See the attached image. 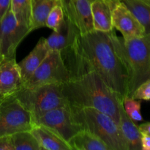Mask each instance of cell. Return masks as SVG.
Masks as SVG:
<instances>
[{
    "label": "cell",
    "instance_id": "30bf717a",
    "mask_svg": "<svg viewBox=\"0 0 150 150\" xmlns=\"http://www.w3.org/2000/svg\"><path fill=\"white\" fill-rule=\"evenodd\" d=\"M94 0H62L64 16L81 35L94 31L92 4Z\"/></svg>",
    "mask_w": 150,
    "mask_h": 150
},
{
    "label": "cell",
    "instance_id": "7a4b0ae2",
    "mask_svg": "<svg viewBox=\"0 0 150 150\" xmlns=\"http://www.w3.org/2000/svg\"><path fill=\"white\" fill-rule=\"evenodd\" d=\"M62 90L69 105L95 108L109 115L118 125L120 123L123 99L95 72L70 78L62 84Z\"/></svg>",
    "mask_w": 150,
    "mask_h": 150
},
{
    "label": "cell",
    "instance_id": "83f0119b",
    "mask_svg": "<svg viewBox=\"0 0 150 150\" xmlns=\"http://www.w3.org/2000/svg\"><path fill=\"white\" fill-rule=\"evenodd\" d=\"M141 144H142V150H150V136L146 133H142Z\"/></svg>",
    "mask_w": 150,
    "mask_h": 150
},
{
    "label": "cell",
    "instance_id": "4dcf8cb0",
    "mask_svg": "<svg viewBox=\"0 0 150 150\" xmlns=\"http://www.w3.org/2000/svg\"><path fill=\"white\" fill-rule=\"evenodd\" d=\"M4 97H5V96H3V95H0V102H1V101L2 100L3 98H4Z\"/></svg>",
    "mask_w": 150,
    "mask_h": 150
},
{
    "label": "cell",
    "instance_id": "5b68a950",
    "mask_svg": "<svg viewBox=\"0 0 150 150\" xmlns=\"http://www.w3.org/2000/svg\"><path fill=\"white\" fill-rule=\"evenodd\" d=\"M13 95L30 113L33 121L50 110L69 104L63 95L60 83H49L34 87L22 86Z\"/></svg>",
    "mask_w": 150,
    "mask_h": 150
},
{
    "label": "cell",
    "instance_id": "3957f363",
    "mask_svg": "<svg viewBox=\"0 0 150 150\" xmlns=\"http://www.w3.org/2000/svg\"><path fill=\"white\" fill-rule=\"evenodd\" d=\"M116 53L127 75V96L150 79V35L125 40L110 32Z\"/></svg>",
    "mask_w": 150,
    "mask_h": 150
},
{
    "label": "cell",
    "instance_id": "1f68e13d",
    "mask_svg": "<svg viewBox=\"0 0 150 150\" xmlns=\"http://www.w3.org/2000/svg\"><path fill=\"white\" fill-rule=\"evenodd\" d=\"M1 59H2V57H1V54H0V61H1Z\"/></svg>",
    "mask_w": 150,
    "mask_h": 150
},
{
    "label": "cell",
    "instance_id": "d6986e66",
    "mask_svg": "<svg viewBox=\"0 0 150 150\" xmlns=\"http://www.w3.org/2000/svg\"><path fill=\"white\" fill-rule=\"evenodd\" d=\"M57 5H62V0H32V32L45 26L48 14Z\"/></svg>",
    "mask_w": 150,
    "mask_h": 150
},
{
    "label": "cell",
    "instance_id": "44dd1931",
    "mask_svg": "<svg viewBox=\"0 0 150 150\" xmlns=\"http://www.w3.org/2000/svg\"><path fill=\"white\" fill-rule=\"evenodd\" d=\"M10 10L18 23L29 28L31 31L32 0H11Z\"/></svg>",
    "mask_w": 150,
    "mask_h": 150
},
{
    "label": "cell",
    "instance_id": "4fadbf2b",
    "mask_svg": "<svg viewBox=\"0 0 150 150\" xmlns=\"http://www.w3.org/2000/svg\"><path fill=\"white\" fill-rule=\"evenodd\" d=\"M49 52L45 38H41L32 51L18 64L23 83L31 77L34 72L43 62Z\"/></svg>",
    "mask_w": 150,
    "mask_h": 150
},
{
    "label": "cell",
    "instance_id": "484cf974",
    "mask_svg": "<svg viewBox=\"0 0 150 150\" xmlns=\"http://www.w3.org/2000/svg\"><path fill=\"white\" fill-rule=\"evenodd\" d=\"M0 150H14L10 136L0 137Z\"/></svg>",
    "mask_w": 150,
    "mask_h": 150
},
{
    "label": "cell",
    "instance_id": "52a82bcc",
    "mask_svg": "<svg viewBox=\"0 0 150 150\" xmlns=\"http://www.w3.org/2000/svg\"><path fill=\"white\" fill-rule=\"evenodd\" d=\"M70 79V74L59 51H49L40 65L23 83V87H34L49 83H62Z\"/></svg>",
    "mask_w": 150,
    "mask_h": 150
},
{
    "label": "cell",
    "instance_id": "7402d4cb",
    "mask_svg": "<svg viewBox=\"0 0 150 150\" xmlns=\"http://www.w3.org/2000/svg\"><path fill=\"white\" fill-rule=\"evenodd\" d=\"M10 138L14 150H42L30 130L18 132Z\"/></svg>",
    "mask_w": 150,
    "mask_h": 150
},
{
    "label": "cell",
    "instance_id": "8fae6325",
    "mask_svg": "<svg viewBox=\"0 0 150 150\" xmlns=\"http://www.w3.org/2000/svg\"><path fill=\"white\" fill-rule=\"evenodd\" d=\"M112 24L125 40L145 35L143 26L121 0L112 4Z\"/></svg>",
    "mask_w": 150,
    "mask_h": 150
},
{
    "label": "cell",
    "instance_id": "603a6c76",
    "mask_svg": "<svg viewBox=\"0 0 150 150\" xmlns=\"http://www.w3.org/2000/svg\"><path fill=\"white\" fill-rule=\"evenodd\" d=\"M141 100H136L128 96L125 97L122 100L125 111L134 122H141L143 120L141 113Z\"/></svg>",
    "mask_w": 150,
    "mask_h": 150
},
{
    "label": "cell",
    "instance_id": "ac0fdd59",
    "mask_svg": "<svg viewBox=\"0 0 150 150\" xmlns=\"http://www.w3.org/2000/svg\"><path fill=\"white\" fill-rule=\"evenodd\" d=\"M72 150H111L96 135L86 130H81L68 142Z\"/></svg>",
    "mask_w": 150,
    "mask_h": 150
},
{
    "label": "cell",
    "instance_id": "d6a6232c",
    "mask_svg": "<svg viewBox=\"0 0 150 150\" xmlns=\"http://www.w3.org/2000/svg\"><path fill=\"white\" fill-rule=\"evenodd\" d=\"M149 1H150V0H149Z\"/></svg>",
    "mask_w": 150,
    "mask_h": 150
},
{
    "label": "cell",
    "instance_id": "277c9868",
    "mask_svg": "<svg viewBox=\"0 0 150 150\" xmlns=\"http://www.w3.org/2000/svg\"><path fill=\"white\" fill-rule=\"evenodd\" d=\"M70 106L75 120L81 130L96 135L111 150H129L120 126L112 117L95 108Z\"/></svg>",
    "mask_w": 150,
    "mask_h": 150
},
{
    "label": "cell",
    "instance_id": "d4e9b609",
    "mask_svg": "<svg viewBox=\"0 0 150 150\" xmlns=\"http://www.w3.org/2000/svg\"><path fill=\"white\" fill-rule=\"evenodd\" d=\"M131 98L136 100H150V79L145 81L134 91Z\"/></svg>",
    "mask_w": 150,
    "mask_h": 150
},
{
    "label": "cell",
    "instance_id": "2e32d148",
    "mask_svg": "<svg viewBox=\"0 0 150 150\" xmlns=\"http://www.w3.org/2000/svg\"><path fill=\"white\" fill-rule=\"evenodd\" d=\"M94 29L104 32L113 30L112 4L108 0H94L92 4Z\"/></svg>",
    "mask_w": 150,
    "mask_h": 150
},
{
    "label": "cell",
    "instance_id": "ba28073f",
    "mask_svg": "<svg viewBox=\"0 0 150 150\" xmlns=\"http://www.w3.org/2000/svg\"><path fill=\"white\" fill-rule=\"evenodd\" d=\"M34 122L49 128L67 144L78 132L81 130L80 125L75 120L69 104L47 111L36 119Z\"/></svg>",
    "mask_w": 150,
    "mask_h": 150
},
{
    "label": "cell",
    "instance_id": "7c38bea8",
    "mask_svg": "<svg viewBox=\"0 0 150 150\" xmlns=\"http://www.w3.org/2000/svg\"><path fill=\"white\" fill-rule=\"evenodd\" d=\"M23 84L21 70L16 58L2 59L0 61V95H13Z\"/></svg>",
    "mask_w": 150,
    "mask_h": 150
},
{
    "label": "cell",
    "instance_id": "9a60e30c",
    "mask_svg": "<svg viewBox=\"0 0 150 150\" xmlns=\"http://www.w3.org/2000/svg\"><path fill=\"white\" fill-rule=\"evenodd\" d=\"M42 150H72L70 145L48 127L37 125L30 130Z\"/></svg>",
    "mask_w": 150,
    "mask_h": 150
},
{
    "label": "cell",
    "instance_id": "cb8c5ba5",
    "mask_svg": "<svg viewBox=\"0 0 150 150\" xmlns=\"http://www.w3.org/2000/svg\"><path fill=\"white\" fill-rule=\"evenodd\" d=\"M64 19V13L62 5H57L51 10L46 19L45 26L53 31L59 28Z\"/></svg>",
    "mask_w": 150,
    "mask_h": 150
},
{
    "label": "cell",
    "instance_id": "e0dca14e",
    "mask_svg": "<svg viewBox=\"0 0 150 150\" xmlns=\"http://www.w3.org/2000/svg\"><path fill=\"white\" fill-rule=\"evenodd\" d=\"M119 126L129 146V150H142V133L134 121L125 111L123 105H120V118Z\"/></svg>",
    "mask_w": 150,
    "mask_h": 150
},
{
    "label": "cell",
    "instance_id": "ffe728a7",
    "mask_svg": "<svg viewBox=\"0 0 150 150\" xmlns=\"http://www.w3.org/2000/svg\"><path fill=\"white\" fill-rule=\"evenodd\" d=\"M143 26L145 35H150L149 0H121Z\"/></svg>",
    "mask_w": 150,
    "mask_h": 150
},
{
    "label": "cell",
    "instance_id": "4316f807",
    "mask_svg": "<svg viewBox=\"0 0 150 150\" xmlns=\"http://www.w3.org/2000/svg\"><path fill=\"white\" fill-rule=\"evenodd\" d=\"M11 0H0V21L10 9Z\"/></svg>",
    "mask_w": 150,
    "mask_h": 150
},
{
    "label": "cell",
    "instance_id": "f546056e",
    "mask_svg": "<svg viewBox=\"0 0 150 150\" xmlns=\"http://www.w3.org/2000/svg\"><path fill=\"white\" fill-rule=\"evenodd\" d=\"M108 1H109L111 3V4H114V2H116V1H119V0H108Z\"/></svg>",
    "mask_w": 150,
    "mask_h": 150
},
{
    "label": "cell",
    "instance_id": "6da1fadb",
    "mask_svg": "<svg viewBox=\"0 0 150 150\" xmlns=\"http://www.w3.org/2000/svg\"><path fill=\"white\" fill-rule=\"evenodd\" d=\"M62 54L70 78L94 71L122 99L127 96V75L114 49L110 32L94 30L81 35L78 32Z\"/></svg>",
    "mask_w": 150,
    "mask_h": 150
},
{
    "label": "cell",
    "instance_id": "9c48e42d",
    "mask_svg": "<svg viewBox=\"0 0 150 150\" xmlns=\"http://www.w3.org/2000/svg\"><path fill=\"white\" fill-rule=\"evenodd\" d=\"M30 32L29 28L18 23L10 9L0 21V54L2 59L16 58L19 44Z\"/></svg>",
    "mask_w": 150,
    "mask_h": 150
},
{
    "label": "cell",
    "instance_id": "f1b7e54d",
    "mask_svg": "<svg viewBox=\"0 0 150 150\" xmlns=\"http://www.w3.org/2000/svg\"><path fill=\"white\" fill-rule=\"evenodd\" d=\"M139 128L142 133H146V134L150 136V122H145L140 125Z\"/></svg>",
    "mask_w": 150,
    "mask_h": 150
},
{
    "label": "cell",
    "instance_id": "8992f818",
    "mask_svg": "<svg viewBox=\"0 0 150 150\" xmlns=\"http://www.w3.org/2000/svg\"><path fill=\"white\" fill-rule=\"evenodd\" d=\"M35 125L32 115L14 95H7L0 102V137L30 130Z\"/></svg>",
    "mask_w": 150,
    "mask_h": 150
},
{
    "label": "cell",
    "instance_id": "5bb4252c",
    "mask_svg": "<svg viewBox=\"0 0 150 150\" xmlns=\"http://www.w3.org/2000/svg\"><path fill=\"white\" fill-rule=\"evenodd\" d=\"M79 31L64 16L62 23L57 31L48 38H45V42L49 51H59L63 52L67 49L73 41V38Z\"/></svg>",
    "mask_w": 150,
    "mask_h": 150
}]
</instances>
